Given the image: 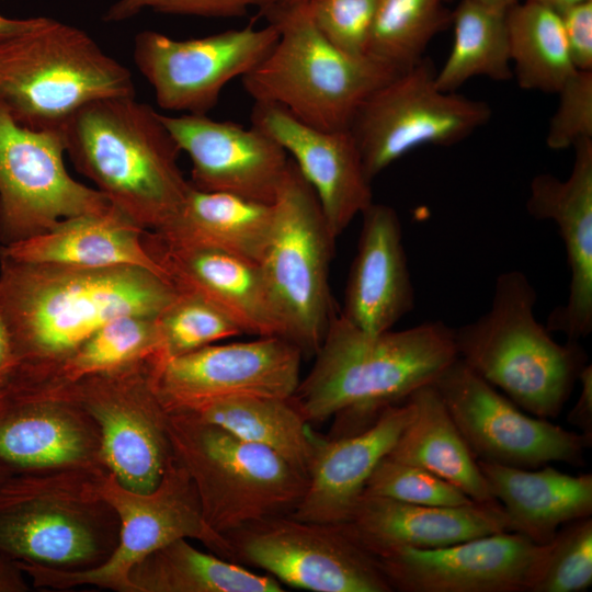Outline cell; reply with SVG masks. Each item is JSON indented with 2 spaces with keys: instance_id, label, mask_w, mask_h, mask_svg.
Instances as JSON below:
<instances>
[{
  "instance_id": "51",
  "label": "cell",
  "mask_w": 592,
  "mask_h": 592,
  "mask_svg": "<svg viewBox=\"0 0 592 592\" xmlns=\"http://www.w3.org/2000/svg\"><path fill=\"white\" fill-rule=\"evenodd\" d=\"M2 391H3V389H0V396H1Z\"/></svg>"
},
{
  "instance_id": "49",
  "label": "cell",
  "mask_w": 592,
  "mask_h": 592,
  "mask_svg": "<svg viewBox=\"0 0 592 592\" xmlns=\"http://www.w3.org/2000/svg\"><path fill=\"white\" fill-rule=\"evenodd\" d=\"M532 1L547 5L558 12L572 3L583 1V0H532Z\"/></svg>"
},
{
  "instance_id": "31",
  "label": "cell",
  "mask_w": 592,
  "mask_h": 592,
  "mask_svg": "<svg viewBox=\"0 0 592 592\" xmlns=\"http://www.w3.org/2000/svg\"><path fill=\"white\" fill-rule=\"evenodd\" d=\"M134 592H283L270 574L253 572L214 553L175 539L148 555L130 572Z\"/></svg>"
},
{
  "instance_id": "1",
  "label": "cell",
  "mask_w": 592,
  "mask_h": 592,
  "mask_svg": "<svg viewBox=\"0 0 592 592\" xmlns=\"http://www.w3.org/2000/svg\"><path fill=\"white\" fill-rule=\"evenodd\" d=\"M177 295L168 278L143 267L0 257V317L20 363L12 385L49 380L102 326L126 315L158 317Z\"/></svg>"
},
{
  "instance_id": "45",
  "label": "cell",
  "mask_w": 592,
  "mask_h": 592,
  "mask_svg": "<svg viewBox=\"0 0 592 592\" xmlns=\"http://www.w3.org/2000/svg\"><path fill=\"white\" fill-rule=\"evenodd\" d=\"M20 363L9 334L0 317V389L11 386L18 378Z\"/></svg>"
},
{
  "instance_id": "32",
  "label": "cell",
  "mask_w": 592,
  "mask_h": 592,
  "mask_svg": "<svg viewBox=\"0 0 592 592\" xmlns=\"http://www.w3.org/2000/svg\"><path fill=\"white\" fill-rule=\"evenodd\" d=\"M187 412L272 449L307 475L316 434L291 398H227Z\"/></svg>"
},
{
  "instance_id": "12",
  "label": "cell",
  "mask_w": 592,
  "mask_h": 592,
  "mask_svg": "<svg viewBox=\"0 0 592 592\" xmlns=\"http://www.w3.org/2000/svg\"><path fill=\"white\" fill-rule=\"evenodd\" d=\"M223 537L224 559L262 569L294 589L392 592L375 557L343 524L282 514L250 522Z\"/></svg>"
},
{
  "instance_id": "28",
  "label": "cell",
  "mask_w": 592,
  "mask_h": 592,
  "mask_svg": "<svg viewBox=\"0 0 592 592\" xmlns=\"http://www.w3.org/2000/svg\"><path fill=\"white\" fill-rule=\"evenodd\" d=\"M478 465L506 515L509 532L537 545L550 542L563 524L592 515L591 474L572 476L549 464L535 469Z\"/></svg>"
},
{
  "instance_id": "35",
  "label": "cell",
  "mask_w": 592,
  "mask_h": 592,
  "mask_svg": "<svg viewBox=\"0 0 592 592\" xmlns=\"http://www.w3.org/2000/svg\"><path fill=\"white\" fill-rule=\"evenodd\" d=\"M446 0H378L367 55L400 72L419 62L452 22Z\"/></svg>"
},
{
  "instance_id": "19",
  "label": "cell",
  "mask_w": 592,
  "mask_h": 592,
  "mask_svg": "<svg viewBox=\"0 0 592 592\" xmlns=\"http://www.w3.org/2000/svg\"><path fill=\"white\" fill-rule=\"evenodd\" d=\"M0 463L14 473L107 471L96 423L61 386L18 384L0 396Z\"/></svg>"
},
{
  "instance_id": "11",
  "label": "cell",
  "mask_w": 592,
  "mask_h": 592,
  "mask_svg": "<svg viewBox=\"0 0 592 592\" xmlns=\"http://www.w3.org/2000/svg\"><path fill=\"white\" fill-rule=\"evenodd\" d=\"M435 71L422 58L358 107L349 130L371 181L411 150L457 144L490 121L492 110L486 102L441 90Z\"/></svg>"
},
{
  "instance_id": "15",
  "label": "cell",
  "mask_w": 592,
  "mask_h": 592,
  "mask_svg": "<svg viewBox=\"0 0 592 592\" xmlns=\"http://www.w3.org/2000/svg\"><path fill=\"white\" fill-rule=\"evenodd\" d=\"M65 152L62 130L21 126L0 106V246L112 207L100 191L68 173Z\"/></svg>"
},
{
  "instance_id": "38",
  "label": "cell",
  "mask_w": 592,
  "mask_h": 592,
  "mask_svg": "<svg viewBox=\"0 0 592 592\" xmlns=\"http://www.w3.org/2000/svg\"><path fill=\"white\" fill-rule=\"evenodd\" d=\"M592 585V519L560 526L543 545L528 592H583Z\"/></svg>"
},
{
  "instance_id": "44",
  "label": "cell",
  "mask_w": 592,
  "mask_h": 592,
  "mask_svg": "<svg viewBox=\"0 0 592 592\" xmlns=\"http://www.w3.org/2000/svg\"><path fill=\"white\" fill-rule=\"evenodd\" d=\"M578 383L580 395L567 414V421L584 436L592 439V366L587 364L581 371Z\"/></svg>"
},
{
  "instance_id": "3",
  "label": "cell",
  "mask_w": 592,
  "mask_h": 592,
  "mask_svg": "<svg viewBox=\"0 0 592 592\" xmlns=\"http://www.w3.org/2000/svg\"><path fill=\"white\" fill-rule=\"evenodd\" d=\"M62 132L77 170L141 229L160 231L175 215L191 183L160 113L135 96L104 98L78 110Z\"/></svg>"
},
{
  "instance_id": "5",
  "label": "cell",
  "mask_w": 592,
  "mask_h": 592,
  "mask_svg": "<svg viewBox=\"0 0 592 592\" xmlns=\"http://www.w3.org/2000/svg\"><path fill=\"white\" fill-rule=\"evenodd\" d=\"M90 469L14 473L0 481V551L60 570L104 562L118 543L119 521Z\"/></svg>"
},
{
  "instance_id": "36",
  "label": "cell",
  "mask_w": 592,
  "mask_h": 592,
  "mask_svg": "<svg viewBox=\"0 0 592 592\" xmlns=\"http://www.w3.org/2000/svg\"><path fill=\"white\" fill-rule=\"evenodd\" d=\"M159 350L157 317L122 316L90 335L44 383H72L113 372L157 356Z\"/></svg>"
},
{
  "instance_id": "17",
  "label": "cell",
  "mask_w": 592,
  "mask_h": 592,
  "mask_svg": "<svg viewBox=\"0 0 592 592\" xmlns=\"http://www.w3.org/2000/svg\"><path fill=\"white\" fill-rule=\"evenodd\" d=\"M303 352L280 337L209 344L151 363V379L167 411H189L237 397L291 398L298 384Z\"/></svg>"
},
{
  "instance_id": "13",
  "label": "cell",
  "mask_w": 592,
  "mask_h": 592,
  "mask_svg": "<svg viewBox=\"0 0 592 592\" xmlns=\"http://www.w3.org/2000/svg\"><path fill=\"white\" fill-rule=\"evenodd\" d=\"M153 357L72 383H52L94 420L105 468L119 485L136 492L153 490L174 457L168 412L152 385Z\"/></svg>"
},
{
  "instance_id": "9",
  "label": "cell",
  "mask_w": 592,
  "mask_h": 592,
  "mask_svg": "<svg viewBox=\"0 0 592 592\" xmlns=\"http://www.w3.org/2000/svg\"><path fill=\"white\" fill-rule=\"evenodd\" d=\"M273 210L258 265L283 338L303 354H315L334 314L329 270L335 238L315 191L292 159Z\"/></svg>"
},
{
  "instance_id": "6",
  "label": "cell",
  "mask_w": 592,
  "mask_h": 592,
  "mask_svg": "<svg viewBox=\"0 0 592 592\" xmlns=\"http://www.w3.org/2000/svg\"><path fill=\"white\" fill-rule=\"evenodd\" d=\"M135 96L130 71L84 31L38 16L0 41V106L19 125L62 130L86 104Z\"/></svg>"
},
{
  "instance_id": "47",
  "label": "cell",
  "mask_w": 592,
  "mask_h": 592,
  "mask_svg": "<svg viewBox=\"0 0 592 592\" xmlns=\"http://www.w3.org/2000/svg\"><path fill=\"white\" fill-rule=\"evenodd\" d=\"M34 21L35 18L20 20L0 15V41L26 30Z\"/></svg>"
},
{
  "instance_id": "50",
  "label": "cell",
  "mask_w": 592,
  "mask_h": 592,
  "mask_svg": "<svg viewBox=\"0 0 592 592\" xmlns=\"http://www.w3.org/2000/svg\"><path fill=\"white\" fill-rule=\"evenodd\" d=\"M14 474V471L5 466L4 464L0 463V481L9 477L10 475Z\"/></svg>"
},
{
  "instance_id": "14",
  "label": "cell",
  "mask_w": 592,
  "mask_h": 592,
  "mask_svg": "<svg viewBox=\"0 0 592 592\" xmlns=\"http://www.w3.org/2000/svg\"><path fill=\"white\" fill-rule=\"evenodd\" d=\"M433 385L478 460L527 469L584 465L592 439L527 414L458 357Z\"/></svg>"
},
{
  "instance_id": "2",
  "label": "cell",
  "mask_w": 592,
  "mask_h": 592,
  "mask_svg": "<svg viewBox=\"0 0 592 592\" xmlns=\"http://www.w3.org/2000/svg\"><path fill=\"white\" fill-rule=\"evenodd\" d=\"M315 355L291 400L309 424L332 418L328 437L368 429L457 358L454 329L443 321L368 333L341 314H333Z\"/></svg>"
},
{
  "instance_id": "37",
  "label": "cell",
  "mask_w": 592,
  "mask_h": 592,
  "mask_svg": "<svg viewBox=\"0 0 592 592\" xmlns=\"http://www.w3.org/2000/svg\"><path fill=\"white\" fill-rule=\"evenodd\" d=\"M160 350L157 360L177 357L220 340L244 334L223 309L192 292L177 297L157 317Z\"/></svg>"
},
{
  "instance_id": "48",
  "label": "cell",
  "mask_w": 592,
  "mask_h": 592,
  "mask_svg": "<svg viewBox=\"0 0 592 592\" xmlns=\"http://www.w3.org/2000/svg\"><path fill=\"white\" fill-rule=\"evenodd\" d=\"M470 1L487 5L496 10L506 11L509 8H511L512 5H514L521 0H470Z\"/></svg>"
},
{
  "instance_id": "25",
  "label": "cell",
  "mask_w": 592,
  "mask_h": 592,
  "mask_svg": "<svg viewBox=\"0 0 592 592\" xmlns=\"http://www.w3.org/2000/svg\"><path fill=\"white\" fill-rule=\"evenodd\" d=\"M342 524L372 555L392 547L439 548L509 532L498 501L436 506L369 494L362 496L350 520Z\"/></svg>"
},
{
  "instance_id": "42",
  "label": "cell",
  "mask_w": 592,
  "mask_h": 592,
  "mask_svg": "<svg viewBox=\"0 0 592 592\" xmlns=\"http://www.w3.org/2000/svg\"><path fill=\"white\" fill-rule=\"evenodd\" d=\"M277 0H118L104 14L106 22H122L145 9L170 14L207 18H234L244 15L249 8H265Z\"/></svg>"
},
{
  "instance_id": "23",
  "label": "cell",
  "mask_w": 592,
  "mask_h": 592,
  "mask_svg": "<svg viewBox=\"0 0 592 592\" xmlns=\"http://www.w3.org/2000/svg\"><path fill=\"white\" fill-rule=\"evenodd\" d=\"M409 397L388 407L368 429L350 436L316 435L306 490L289 513L307 522L346 523L377 464L391 451L413 415Z\"/></svg>"
},
{
  "instance_id": "39",
  "label": "cell",
  "mask_w": 592,
  "mask_h": 592,
  "mask_svg": "<svg viewBox=\"0 0 592 592\" xmlns=\"http://www.w3.org/2000/svg\"><path fill=\"white\" fill-rule=\"evenodd\" d=\"M363 494L436 506H457L473 501L462 490L433 473L387 455L368 478Z\"/></svg>"
},
{
  "instance_id": "30",
  "label": "cell",
  "mask_w": 592,
  "mask_h": 592,
  "mask_svg": "<svg viewBox=\"0 0 592 592\" xmlns=\"http://www.w3.org/2000/svg\"><path fill=\"white\" fill-rule=\"evenodd\" d=\"M413 415L388 453L398 462L422 467L451 482L473 501H497L462 432L433 383L409 396Z\"/></svg>"
},
{
  "instance_id": "20",
  "label": "cell",
  "mask_w": 592,
  "mask_h": 592,
  "mask_svg": "<svg viewBox=\"0 0 592 592\" xmlns=\"http://www.w3.org/2000/svg\"><path fill=\"white\" fill-rule=\"evenodd\" d=\"M161 119L180 151L192 162L191 184L272 204L288 171L286 151L251 125L214 121L206 114H182Z\"/></svg>"
},
{
  "instance_id": "27",
  "label": "cell",
  "mask_w": 592,
  "mask_h": 592,
  "mask_svg": "<svg viewBox=\"0 0 592 592\" xmlns=\"http://www.w3.org/2000/svg\"><path fill=\"white\" fill-rule=\"evenodd\" d=\"M145 231L112 206L65 218L43 234L0 246V257L80 267L136 266L168 278L145 243Z\"/></svg>"
},
{
  "instance_id": "22",
  "label": "cell",
  "mask_w": 592,
  "mask_h": 592,
  "mask_svg": "<svg viewBox=\"0 0 592 592\" xmlns=\"http://www.w3.org/2000/svg\"><path fill=\"white\" fill-rule=\"evenodd\" d=\"M573 149L567 179L540 173L532 180L526 209L535 219L556 224L570 271L568 298L550 312L546 327L580 341L592 331V138Z\"/></svg>"
},
{
  "instance_id": "26",
  "label": "cell",
  "mask_w": 592,
  "mask_h": 592,
  "mask_svg": "<svg viewBox=\"0 0 592 592\" xmlns=\"http://www.w3.org/2000/svg\"><path fill=\"white\" fill-rule=\"evenodd\" d=\"M144 239L178 291L208 299L243 333L283 338L258 263L216 249L170 246L148 231Z\"/></svg>"
},
{
  "instance_id": "8",
  "label": "cell",
  "mask_w": 592,
  "mask_h": 592,
  "mask_svg": "<svg viewBox=\"0 0 592 592\" xmlns=\"http://www.w3.org/2000/svg\"><path fill=\"white\" fill-rule=\"evenodd\" d=\"M167 412L173 456L189 474L210 530L223 536L295 509L307 486L303 470L191 412Z\"/></svg>"
},
{
  "instance_id": "29",
  "label": "cell",
  "mask_w": 592,
  "mask_h": 592,
  "mask_svg": "<svg viewBox=\"0 0 592 592\" xmlns=\"http://www.w3.org/2000/svg\"><path fill=\"white\" fill-rule=\"evenodd\" d=\"M273 214V203L191 184L171 220L150 234L170 246L216 249L258 263L271 234Z\"/></svg>"
},
{
  "instance_id": "18",
  "label": "cell",
  "mask_w": 592,
  "mask_h": 592,
  "mask_svg": "<svg viewBox=\"0 0 592 592\" xmlns=\"http://www.w3.org/2000/svg\"><path fill=\"white\" fill-rule=\"evenodd\" d=\"M543 545L500 532L444 547L373 554L392 591L528 592Z\"/></svg>"
},
{
  "instance_id": "34",
  "label": "cell",
  "mask_w": 592,
  "mask_h": 592,
  "mask_svg": "<svg viewBox=\"0 0 592 592\" xmlns=\"http://www.w3.org/2000/svg\"><path fill=\"white\" fill-rule=\"evenodd\" d=\"M453 44L440 70L436 86L455 92L475 77L496 81L512 78L505 11L460 0L452 12Z\"/></svg>"
},
{
  "instance_id": "33",
  "label": "cell",
  "mask_w": 592,
  "mask_h": 592,
  "mask_svg": "<svg viewBox=\"0 0 592 592\" xmlns=\"http://www.w3.org/2000/svg\"><path fill=\"white\" fill-rule=\"evenodd\" d=\"M505 22L512 77L519 87L557 93L578 71L559 13L542 3L521 0L505 11Z\"/></svg>"
},
{
  "instance_id": "46",
  "label": "cell",
  "mask_w": 592,
  "mask_h": 592,
  "mask_svg": "<svg viewBox=\"0 0 592 592\" xmlns=\"http://www.w3.org/2000/svg\"><path fill=\"white\" fill-rule=\"evenodd\" d=\"M31 587L16 560L0 551V592H26Z\"/></svg>"
},
{
  "instance_id": "24",
  "label": "cell",
  "mask_w": 592,
  "mask_h": 592,
  "mask_svg": "<svg viewBox=\"0 0 592 592\" xmlns=\"http://www.w3.org/2000/svg\"><path fill=\"white\" fill-rule=\"evenodd\" d=\"M361 215L341 315L365 332L380 333L413 309L414 288L397 212L373 202Z\"/></svg>"
},
{
  "instance_id": "41",
  "label": "cell",
  "mask_w": 592,
  "mask_h": 592,
  "mask_svg": "<svg viewBox=\"0 0 592 592\" xmlns=\"http://www.w3.org/2000/svg\"><path fill=\"white\" fill-rule=\"evenodd\" d=\"M556 94L558 105L549 121L547 146L563 150L592 138V71L578 70Z\"/></svg>"
},
{
  "instance_id": "43",
  "label": "cell",
  "mask_w": 592,
  "mask_h": 592,
  "mask_svg": "<svg viewBox=\"0 0 592 592\" xmlns=\"http://www.w3.org/2000/svg\"><path fill=\"white\" fill-rule=\"evenodd\" d=\"M558 13L574 67L592 71V0L572 3Z\"/></svg>"
},
{
  "instance_id": "4",
  "label": "cell",
  "mask_w": 592,
  "mask_h": 592,
  "mask_svg": "<svg viewBox=\"0 0 592 592\" xmlns=\"http://www.w3.org/2000/svg\"><path fill=\"white\" fill-rule=\"evenodd\" d=\"M537 293L526 274L496 281L490 308L454 329L457 357L527 413L559 415L588 364L579 341L561 344L535 317Z\"/></svg>"
},
{
  "instance_id": "21",
  "label": "cell",
  "mask_w": 592,
  "mask_h": 592,
  "mask_svg": "<svg viewBox=\"0 0 592 592\" xmlns=\"http://www.w3.org/2000/svg\"><path fill=\"white\" fill-rule=\"evenodd\" d=\"M251 125L273 138L310 184L334 238L373 203L372 181L349 129L323 130L273 103L254 102Z\"/></svg>"
},
{
  "instance_id": "10",
  "label": "cell",
  "mask_w": 592,
  "mask_h": 592,
  "mask_svg": "<svg viewBox=\"0 0 592 592\" xmlns=\"http://www.w3.org/2000/svg\"><path fill=\"white\" fill-rule=\"evenodd\" d=\"M100 491L119 521L118 543L111 556L96 567L76 571L16 560L33 588L69 590L91 585L134 592L129 579L134 567L179 538L198 540L224 557L225 539L205 523L195 487L174 457L159 485L149 492L132 491L110 473L103 475Z\"/></svg>"
},
{
  "instance_id": "40",
  "label": "cell",
  "mask_w": 592,
  "mask_h": 592,
  "mask_svg": "<svg viewBox=\"0 0 592 592\" xmlns=\"http://www.w3.org/2000/svg\"><path fill=\"white\" fill-rule=\"evenodd\" d=\"M305 5L330 44L352 56L367 55L378 0H308Z\"/></svg>"
},
{
  "instance_id": "16",
  "label": "cell",
  "mask_w": 592,
  "mask_h": 592,
  "mask_svg": "<svg viewBox=\"0 0 592 592\" xmlns=\"http://www.w3.org/2000/svg\"><path fill=\"white\" fill-rule=\"evenodd\" d=\"M280 36L278 27L247 26L200 38L174 39L143 31L134 42V61L168 111L207 114L223 88L258 66Z\"/></svg>"
},
{
  "instance_id": "7",
  "label": "cell",
  "mask_w": 592,
  "mask_h": 592,
  "mask_svg": "<svg viewBox=\"0 0 592 592\" xmlns=\"http://www.w3.org/2000/svg\"><path fill=\"white\" fill-rule=\"evenodd\" d=\"M280 36L267 56L241 77L254 102L273 103L323 130L349 129L358 107L398 71L368 55H349L330 44L306 5L261 9Z\"/></svg>"
}]
</instances>
